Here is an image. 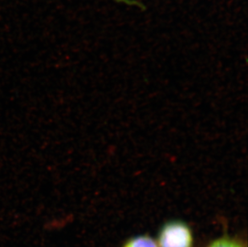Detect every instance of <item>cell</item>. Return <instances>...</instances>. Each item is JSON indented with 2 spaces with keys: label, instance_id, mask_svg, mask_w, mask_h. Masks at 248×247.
I'll list each match as a JSON object with an SVG mask.
<instances>
[{
  "label": "cell",
  "instance_id": "2",
  "mask_svg": "<svg viewBox=\"0 0 248 247\" xmlns=\"http://www.w3.org/2000/svg\"><path fill=\"white\" fill-rule=\"evenodd\" d=\"M124 247H158L153 238L148 236H138L128 241Z\"/></svg>",
  "mask_w": 248,
  "mask_h": 247
},
{
  "label": "cell",
  "instance_id": "1",
  "mask_svg": "<svg viewBox=\"0 0 248 247\" xmlns=\"http://www.w3.org/2000/svg\"><path fill=\"white\" fill-rule=\"evenodd\" d=\"M158 243L160 247H192V232L185 222H169L160 231Z\"/></svg>",
  "mask_w": 248,
  "mask_h": 247
},
{
  "label": "cell",
  "instance_id": "3",
  "mask_svg": "<svg viewBox=\"0 0 248 247\" xmlns=\"http://www.w3.org/2000/svg\"><path fill=\"white\" fill-rule=\"evenodd\" d=\"M208 247H244L238 241L229 238H219L214 241Z\"/></svg>",
  "mask_w": 248,
  "mask_h": 247
}]
</instances>
